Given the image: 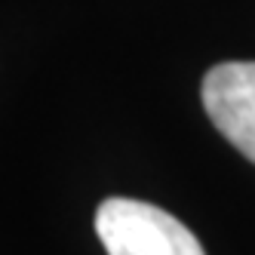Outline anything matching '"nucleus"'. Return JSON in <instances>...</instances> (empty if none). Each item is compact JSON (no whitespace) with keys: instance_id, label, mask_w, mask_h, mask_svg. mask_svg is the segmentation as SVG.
<instances>
[{"instance_id":"obj_2","label":"nucleus","mask_w":255,"mask_h":255,"mask_svg":"<svg viewBox=\"0 0 255 255\" xmlns=\"http://www.w3.org/2000/svg\"><path fill=\"white\" fill-rule=\"evenodd\" d=\"M200 96L225 141L255 163V62H222L209 68Z\"/></svg>"},{"instance_id":"obj_1","label":"nucleus","mask_w":255,"mask_h":255,"mask_svg":"<svg viewBox=\"0 0 255 255\" xmlns=\"http://www.w3.org/2000/svg\"><path fill=\"white\" fill-rule=\"evenodd\" d=\"M96 234L108 255H206L175 215L129 197H108L96 209Z\"/></svg>"}]
</instances>
